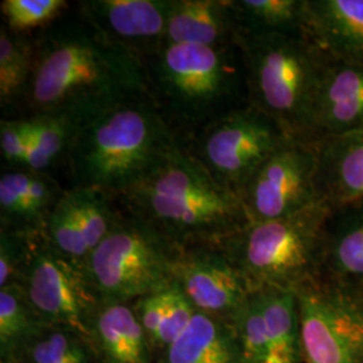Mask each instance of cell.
Returning <instances> with one entry per match:
<instances>
[{
    "label": "cell",
    "mask_w": 363,
    "mask_h": 363,
    "mask_svg": "<svg viewBox=\"0 0 363 363\" xmlns=\"http://www.w3.org/2000/svg\"><path fill=\"white\" fill-rule=\"evenodd\" d=\"M303 363H363V295L319 284L296 291Z\"/></svg>",
    "instance_id": "9"
},
{
    "label": "cell",
    "mask_w": 363,
    "mask_h": 363,
    "mask_svg": "<svg viewBox=\"0 0 363 363\" xmlns=\"http://www.w3.org/2000/svg\"><path fill=\"white\" fill-rule=\"evenodd\" d=\"M27 118L33 123L34 136L33 142L27 147L23 169L49 174L52 166L61 160L65 162L79 127L66 117L33 116Z\"/></svg>",
    "instance_id": "27"
},
{
    "label": "cell",
    "mask_w": 363,
    "mask_h": 363,
    "mask_svg": "<svg viewBox=\"0 0 363 363\" xmlns=\"http://www.w3.org/2000/svg\"><path fill=\"white\" fill-rule=\"evenodd\" d=\"M35 62L34 33H15L0 26V108L15 118L23 104Z\"/></svg>",
    "instance_id": "23"
},
{
    "label": "cell",
    "mask_w": 363,
    "mask_h": 363,
    "mask_svg": "<svg viewBox=\"0 0 363 363\" xmlns=\"http://www.w3.org/2000/svg\"><path fill=\"white\" fill-rule=\"evenodd\" d=\"M9 363H97L91 339L69 327L43 323Z\"/></svg>",
    "instance_id": "25"
},
{
    "label": "cell",
    "mask_w": 363,
    "mask_h": 363,
    "mask_svg": "<svg viewBox=\"0 0 363 363\" xmlns=\"http://www.w3.org/2000/svg\"><path fill=\"white\" fill-rule=\"evenodd\" d=\"M45 322L19 286L0 288V363H9Z\"/></svg>",
    "instance_id": "26"
},
{
    "label": "cell",
    "mask_w": 363,
    "mask_h": 363,
    "mask_svg": "<svg viewBox=\"0 0 363 363\" xmlns=\"http://www.w3.org/2000/svg\"><path fill=\"white\" fill-rule=\"evenodd\" d=\"M330 259L339 276L363 281V218L337 232L331 242Z\"/></svg>",
    "instance_id": "30"
},
{
    "label": "cell",
    "mask_w": 363,
    "mask_h": 363,
    "mask_svg": "<svg viewBox=\"0 0 363 363\" xmlns=\"http://www.w3.org/2000/svg\"><path fill=\"white\" fill-rule=\"evenodd\" d=\"M89 339L97 363H156L155 351L132 303L101 301L89 327Z\"/></svg>",
    "instance_id": "18"
},
{
    "label": "cell",
    "mask_w": 363,
    "mask_h": 363,
    "mask_svg": "<svg viewBox=\"0 0 363 363\" xmlns=\"http://www.w3.org/2000/svg\"><path fill=\"white\" fill-rule=\"evenodd\" d=\"M169 288L132 301V308L135 311L139 323L143 327L144 333L150 339L154 351H155L156 339L159 335L163 318H164V312H166Z\"/></svg>",
    "instance_id": "34"
},
{
    "label": "cell",
    "mask_w": 363,
    "mask_h": 363,
    "mask_svg": "<svg viewBox=\"0 0 363 363\" xmlns=\"http://www.w3.org/2000/svg\"><path fill=\"white\" fill-rule=\"evenodd\" d=\"M18 286L45 323L69 327L89 337L91 320L101 301L82 268L60 256L46 242L43 233L33 237Z\"/></svg>",
    "instance_id": "10"
},
{
    "label": "cell",
    "mask_w": 363,
    "mask_h": 363,
    "mask_svg": "<svg viewBox=\"0 0 363 363\" xmlns=\"http://www.w3.org/2000/svg\"><path fill=\"white\" fill-rule=\"evenodd\" d=\"M113 201L181 249L220 247L250 223L240 196L216 181L181 143L151 175Z\"/></svg>",
    "instance_id": "2"
},
{
    "label": "cell",
    "mask_w": 363,
    "mask_h": 363,
    "mask_svg": "<svg viewBox=\"0 0 363 363\" xmlns=\"http://www.w3.org/2000/svg\"><path fill=\"white\" fill-rule=\"evenodd\" d=\"M318 171L315 144L289 139L255 172L240 194L249 220L292 216L320 201Z\"/></svg>",
    "instance_id": "11"
},
{
    "label": "cell",
    "mask_w": 363,
    "mask_h": 363,
    "mask_svg": "<svg viewBox=\"0 0 363 363\" xmlns=\"http://www.w3.org/2000/svg\"><path fill=\"white\" fill-rule=\"evenodd\" d=\"M328 211L320 199L292 216L250 222L220 247L253 289L296 292L315 281L323 261Z\"/></svg>",
    "instance_id": "6"
},
{
    "label": "cell",
    "mask_w": 363,
    "mask_h": 363,
    "mask_svg": "<svg viewBox=\"0 0 363 363\" xmlns=\"http://www.w3.org/2000/svg\"><path fill=\"white\" fill-rule=\"evenodd\" d=\"M34 38V72L15 118L66 117L81 127L148 94L144 60L105 38L74 9Z\"/></svg>",
    "instance_id": "1"
},
{
    "label": "cell",
    "mask_w": 363,
    "mask_h": 363,
    "mask_svg": "<svg viewBox=\"0 0 363 363\" xmlns=\"http://www.w3.org/2000/svg\"><path fill=\"white\" fill-rule=\"evenodd\" d=\"M33 123L27 117L6 118L0 121V151L7 164L13 169H23L27 147L33 142Z\"/></svg>",
    "instance_id": "33"
},
{
    "label": "cell",
    "mask_w": 363,
    "mask_h": 363,
    "mask_svg": "<svg viewBox=\"0 0 363 363\" xmlns=\"http://www.w3.org/2000/svg\"><path fill=\"white\" fill-rule=\"evenodd\" d=\"M178 143L148 94L117 105L76 132L65 160L70 187L116 198L151 175Z\"/></svg>",
    "instance_id": "4"
},
{
    "label": "cell",
    "mask_w": 363,
    "mask_h": 363,
    "mask_svg": "<svg viewBox=\"0 0 363 363\" xmlns=\"http://www.w3.org/2000/svg\"><path fill=\"white\" fill-rule=\"evenodd\" d=\"M247 103L298 140L312 142V116L328 57L307 37L237 34Z\"/></svg>",
    "instance_id": "5"
},
{
    "label": "cell",
    "mask_w": 363,
    "mask_h": 363,
    "mask_svg": "<svg viewBox=\"0 0 363 363\" xmlns=\"http://www.w3.org/2000/svg\"><path fill=\"white\" fill-rule=\"evenodd\" d=\"M320 199L350 203L363 198V128L323 142L319 151Z\"/></svg>",
    "instance_id": "21"
},
{
    "label": "cell",
    "mask_w": 363,
    "mask_h": 363,
    "mask_svg": "<svg viewBox=\"0 0 363 363\" xmlns=\"http://www.w3.org/2000/svg\"><path fill=\"white\" fill-rule=\"evenodd\" d=\"M118 211L116 225L89 255L82 271L100 301L132 303L174 284L181 247Z\"/></svg>",
    "instance_id": "7"
},
{
    "label": "cell",
    "mask_w": 363,
    "mask_h": 363,
    "mask_svg": "<svg viewBox=\"0 0 363 363\" xmlns=\"http://www.w3.org/2000/svg\"><path fill=\"white\" fill-rule=\"evenodd\" d=\"M120 211L109 195L69 187L46 220L43 237L60 256L79 268L113 229Z\"/></svg>",
    "instance_id": "13"
},
{
    "label": "cell",
    "mask_w": 363,
    "mask_h": 363,
    "mask_svg": "<svg viewBox=\"0 0 363 363\" xmlns=\"http://www.w3.org/2000/svg\"><path fill=\"white\" fill-rule=\"evenodd\" d=\"M171 0H82L73 9L111 42L147 60L164 43Z\"/></svg>",
    "instance_id": "14"
},
{
    "label": "cell",
    "mask_w": 363,
    "mask_h": 363,
    "mask_svg": "<svg viewBox=\"0 0 363 363\" xmlns=\"http://www.w3.org/2000/svg\"><path fill=\"white\" fill-rule=\"evenodd\" d=\"M232 0H171L163 45L220 48L235 43Z\"/></svg>",
    "instance_id": "19"
},
{
    "label": "cell",
    "mask_w": 363,
    "mask_h": 363,
    "mask_svg": "<svg viewBox=\"0 0 363 363\" xmlns=\"http://www.w3.org/2000/svg\"><path fill=\"white\" fill-rule=\"evenodd\" d=\"M363 128V64L325 62L312 116V142Z\"/></svg>",
    "instance_id": "15"
},
{
    "label": "cell",
    "mask_w": 363,
    "mask_h": 363,
    "mask_svg": "<svg viewBox=\"0 0 363 363\" xmlns=\"http://www.w3.org/2000/svg\"><path fill=\"white\" fill-rule=\"evenodd\" d=\"M34 235L0 229V288L21 283Z\"/></svg>",
    "instance_id": "31"
},
{
    "label": "cell",
    "mask_w": 363,
    "mask_h": 363,
    "mask_svg": "<svg viewBox=\"0 0 363 363\" xmlns=\"http://www.w3.org/2000/svg\"><path fill=\"white\" fill-rule=\"evenodd\" d=\"M240 343L242 363H268L269 342L256 291L232 322Z\"/></svg>",
    "instance_id": "28"
},
{
    "label": "cell",
    "mask_w": 363,
    "mask_h": 363,
    "mask_svg": "<svg viewBox=\"0 0 363 363\" xmlns=\"http://www.w3.org/2000/svg\"><path fill=\"white\" fill-rule=\"evenodd\" d=\"M306 37L333 60L363 64V0L306 1Z\"/></svg>",
    "instance_id": "17"
},
{
    "label": "cell",
    "mask_w": 363,
    "mask_h": 363,
    "mask_svg": "<svg viewBox=\"0 0 363 363\" xmlns=\"http://www.w3.org/2000/svg\"><path fill=\"white\" fill-rule=\"evenodd\" d=\"M174 280L196 311L230 323L255 291L217 247L181 249L175 261Z\"/></svg>",
    "instance_id": "12"
},
{
    "label": "cell",
    "mask_w": 363,
    "mask_h": 363,
    "mask_svg": "<svg viewBox=\"0 0 363 363\" xmlns=\"http://www.w3.org/2000/svg\"><path fill=\"white\" fill-rule=\"evenodd\" d=\"M70 9L65 0H3L4 25L15 33H31L49 26Z\"/></svg>",
    "instance_id": "29"
},
{
    "label": "cell",
    "mask_w": 363,
    "mask_h": 363,
    "mask_svg": "<svg viewBox=\"0 0 363 363\" xmlns=\"http://www.w3.org/2000/svg\"><path fill=\"white\" fill-rule=\"evenodd\" d=\"M144 65L148 97L181 144L213 120L249 104L237 43L163 45Z\"/></svg>",
    "instance_id": "3"
},
{
    "label": "cell",
    "mask_w": 363,
    "mask_h": 363,
    "mask_svg": "<svg viewBox=\"0 0 363 363\" xmlns=\"http://www.w3.org/2000/svg\"><path fill=\"white\" fill-rule=\"evenodd\" d=\"M66 189L49 175L11 169L0 175V229L43 233L46 220Z\"/></svg>",
    "instance_id": "16"
},
{
    "label": "cell",
    "mask_w": 363,
    "mask_h": 363,
    "mask_svg": "<svg viewBox=\"0 0 363 363\" xmlns=\"http://www.w3.org/2000/svg\"><path fill=\"white\" fill-rule=\"evenodd\" d=\"M294 139L272 117L247 104L208 123L182 144L208 174L240 196L255 172Z\"/></svg>",
    "instance_id": "8"
},
{
    "label": "cell",
    "mask_w": 363,
    "mask_h": 363,
    "mask_svg": "<svg viewBox=\"0 0 363 363\" xmlns=\"http://www.w3.org/2000/svg\"><path fill=\"white\" fill-rule=\"evenodd\" d=\"M156 363H242L233 325L196 311L189 327L156 355Z\"/></svg>",
    "instance_id": "20"
},
{
    "label": "cell",
    "mask_w": 363,
    "mask_h": 363,
    "mask_svg": "<svg viewBox=\"0 0 363 363\" xmlns=\"http://www.w3.org/2000/svg\"><path fill=\"white\" fill-rule=\"evenodd\" d=\"M269 342L268 363H303L298 295L279 288L255 289Z\"/></svg>",
    "instance_id": "22"
},
{
    "label": "cell",
    "mask_w": 363,
    "mask_h": 363,
    "mask_svg": "<svg viewBox=\"0 0 363 363\" xmlns=\"http://www.w3.org/2000/svg\"><path fill=\"white\" fill-rule=\"evenodd\" d=\"M237 34L306 37V0L232 1Z\"/></svg>",
    "instance_id": "24"
},
{
    "label": "cell",
    "mask_w": 363,
    "mask_h": 363,
    "mask_svg": "<svg viewBox=\"0 0 363 363\" xmlns=\"http://www.w3.org/2000/svg\"><path fill=\"white\" fill-rule=\"evenodd\" d=\"M195 313L196 310L194 306L184 296L179 286L174 281V284L167 289L166 312L159 335L156 339V355L181 335L191 323Z\"/></svg>",
    "instance_id": "32"
}]
</instances>
